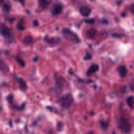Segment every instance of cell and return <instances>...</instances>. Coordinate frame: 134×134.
<instances>
[{
	"label": "cell",
	"instance_id": "obj_1",
	"mask_svg": "<svg viewBox=\"0 0 134 134\" xmlns=\"http://www.w3.org/2000/svg\"><path fill=\"white\" fill-rule=\"evenodd\" d=\"M118 127L123 134H128L131 131V126L129 120L124 117H120L118 122Z\"/></svg>",
	"mask_w": 134,
	"mask_h": 134
},
{
	"label": "cell",
	"instance_id": "obj_2",
	"mask_svg": "<svg viewBox=\"0 0 134 134\" xmlns=\"http://www.w3.org/2000/svg\"><path fill=\"white\" fill-rule=\"evenodd\" d=\"M62 33L64 34L65 38L70 42H72L73 43H79L81 42V40L77 35V34L73 32L70 29L64 28L62 30Z\"/></svg>",
	"mask_w": 134,
	"mask_h": 134
},
{
	"label": "cell",
	"instance_id": "obj_3",
	"mask_svg": "<svg viewBox=\"0 0 134 134\" xmlns=\"http://www.w3.org/2000/svg\"><path fill=\"white\" fill-rule=\"evenodd\" d=\"M74 102L73 95L71 94H67L66 95L61 97L60 99V104L64 109H69L73 105Z\"/></svg>",
	"mask_w": 134,
	"mask_h": 134
},
{
	"label": "cell",
	"instance_id": "obj_4",
	"mask_svg": "<svg viewBox=\"0 0 134 134\" xmlns=\"http://www.w3.org/2000/svg\"><path fill=\"white\" fill-rule=\"evenodd\" d=\"M54 79H55V82H56V86L58 88V89L62 90L67 88L69 85L68 82L66 81V79L64 78L63 77L60 75L54 76Z\"/></svg>",
	"mask_w": 134,
	"mask_h": 134
},
{
	"label": "cell",
	"instance_id": "obj_5",
	"mask_svg": "<svg viewBox=\"0 0 134 134\" xmlns=\"http://www.w3.org/2000/svg\"><path fill=\"white\" fill-rule=\"evenodd\" d=\"M45 42H47L50 45H56L60 43V39L59 37H50L46 35L45 37Z\"/></svg>",
	"mask_w": 134,
	"mask_h": 134
},
{
	"label": "cell",
	"instance_id": "obj_6",
	"mask_svg": "<svg viewBox=\"0 0 134 134\" xmlns=\"http://www.w3.org/2000/svg\"><path fill=\"white\" fill-rule=\"evenodd\" d=\"M1 34L4 37H9L11 35V31L5 24H2L1 26Z\"/></svg>",
	"mask_w": 134,
	"mask_h": 134
},
{
	"label": "cell",
	"instance_id": "obj_7",
	"mask_svg": "<svg viewBox=\"0 0 134 134\" xmlns=\"http://www.w3.org/2000/svg\"><path fill=\"white\" fill-rule=\"evenodd\" d=\"M80 13L82 16H84V17H88L91 12H92V9L88 7H86V6H83L80 8Z\"/></svg>",
	"mask_w": 134,
	"mask_h": 134
},
{
	"label": "cell",
	"instance_id": "obj_8",
	"mask_svg": "<svg viewBox=\"0 0 134 134\" xmlns=\"http://www.w3.org/2000/svg\"><path fill=\"white\" fill-rule=\"evenodd\" d=\"M62 9H63V7L61 5H59V4L55 5H54L53 8H52V13L54 16L58 15L62 12Z\"/></svg>",
	"mask_w": 134,
	"mask_h": 134
},
{
	"label": "cell",
	"instance_id": "obj_9",
	"mask_svg": "<svg viewBox=\"0 0 134 134\" xmlns=\"http://www.w3.org/2000/svg\"><path fill=\"white\" fill-rule=\"evenodd\" d=\"M99 67L98 64H92L87 71V75H91L93 73H95L96 71H98L99 70Z\"/></svg>",
	"mask_w": 134,
	"mask_h": 134
},
{
	"label": "cell",
	"instance_id": "obj_10",
	"mask_svg": "<svg viewBox=\"0 0 134 134\" xmlns=\"http://www.w3.org/2000/svg\"><path fill=\"white\" fill-rule=\"evenodd\" d=\"M17 82H18V86L19 88L22 91H25L27 90V84L25 82V81L22 79V78H19L17 79Z\"/></svg>",
	"mask_w": 134,
	"mask_h": 134
},
{
	"label": "cell",
	"instance_id": "obj_11",
	"mask_svg": "<svg viewBox=\"0 0 134 134\" xmlns=\"http://www.w3.org/2000/svg\"><path fill=\"white\" fill-rule=\"evenodd\" d=\"M118 72L121 77H124L127 75L128 70L125 65H120L118 67Z\"/></svg>",
	"mask_w": 134,
	"mask_h": 134
},
{
	"label": "cell",
	"instance_id": "obj_12",
	"mask_svg": "<svg viewBox=\"0 0 134 134\" xmlns=\"http://www.w3.org/2000/svg\"><path fill=\"white\" fill-rule=\"evenodd\" d=\"M96 33H97V31H96L95 29H94V28H90V29H89L87 31L86 35L88 38L92 39L95 37Z\"/></svg>",
	"mask_w": 134,
	"mask_h": 134
},
{
	"label": "cell",
	"instance_id": "obj_13",
	"mask_svg": "<svg viewBox=\"0 0 134 134\" xmlns=\"http://www.w3.org/2000/svg\"><path fill=\"white\" fill-rule=\"evenodd\" d=\"M39 3L43 9H46L50 5V0H39Z\"/></svg>",
	"mask_w": 134,
	"mask_h": 134
},
{
	"label": "cell",
	"instance_id": "obj_14",
	"mask_svg": "<svg viewBox=\"0 0 134 134\" xmlns=\"http://www.w3.org/2000/svg\"><path fill=\"white\" fill-rule=\"evenodd\" d=\"M23 42L25 45H31L33 43V37L31 35H27V36L24 37V39L23 40Z\"/></svg>",
	"mask_w": 134,
	"mask_h": 134
},
{
	"label": "cell",
	"instance_id": "obj_15",
	"mask_svg": "<svg viewBox=\"0 0 134 134\" xmlns=\"http://www.w3.org/2000/svg\"><path fill=\"white\" fill-rule=\"evenodd\" d=\"M127 104L128 105V106L131 108H134V98L133 96H129L127 98Z\"/></svg>",
	"mask_w": 134,
	"mask_h": 134
},
{
	"label": "cell",
	"instance_id": "obj_16",
	"mask_svg": "<svg viewBox=\"0 0 134 134\" xmlns=\"http://www.w3.org/2000/svg\"><path fill=\"white\" fill-rule=\"evenodd\" d=\"M0 66H1V70L2 71H9L8 65H7V64L3 61V60H1V65H0Z\"/></svg>",
	"mask_w": 134,
	"mask_h": 134
},
{
	"label": "cell",
	"instance_id": "obj_17",
	"mask_svg": "<svg viewBox=\"0 0 134 134\" xmlns=\"http://www.w3.org/2000/svg\"><path fill=\"white\" fill-rule=\"evenodd\" d=\"M2 9H3V11L4 13H9L10 11V9H11V6L10 5L7 3H3L2 5Z\"/></svg>",
	"mask_w": 134,
	"mask_h": 134
},
{
	"label": "cell",
	"instance_id": "obj_18",
	"mask_svg": "<svg viewBox=\"0 0 134 134\" xmlns=\"http://www.w3.org/2000/svg\"><path fill=\"white\" fill-rule=\"evenodd\" d=\"M16 60H17V62L19 64V65L21 67H24L25 66V62L22 59L20 58L19 56H17L16 57Z\"/></svg>",
	"mask_w": 134,
	"mask_h": 134
},
{
	"label": "cell",
	"instance_id": "obj_19",
	"mask_svg": "<svg viewBox=\"0 0 134 134\" xmlns=\"http://www.w3.org/2000/svg\"><path fill=\"white\" fill-rule=\"evenodd\" d=\"M99 124H100V126L102 128L106 129L107 128V127H108V123L105 122L104 120H100Z\"/></svg>",
	"mask_w": 134,
	"mask_h": 134
},
{
	"label": "cell",
	"instance_id": "obj_20",
	"mask_svg": "<svg viewBox=\"0 0 134 134\" xmlns=\"http://www.w3.org/2000/svg\"><path fill=\"white\" fill-rule=\"evenodd\" d=\"M17 29L20 31H22L25 29V27L24 26V25H23L22 24H18L17 25Z\"/></svg>",
	"mask_w": 134,
	"mask_h": 134
},
{
	"label": "cell",
	"instance_id": "obj_21",
	"mask_svg": "<svg viewBox=\"0 0 134 134\" xmlns=\"http://www.w3.org/2000/svg\"><path fill=\"white\" fill-rule=\"evenodd\" d=\"M84 59L85 60H90V59H92V55L91 54H86V56H84Z\"/></svg>",
	"mask_w": 134,
	"mask_h": 134
},
{
	"label": "cell",
	"instance_id": "obj_22",
	"mask_svg": "<svg viewBox=\"0 0 134 134\" xmlns=\"http://www.w3.org/2000/svg\"><path fill=\"white\" fill-rule=\"evenodd\" d=\"M94 22H95L94 19H88L85 20V22L88 23V24H93V23H94Z\"/></svg>",
	"mask_w": 134,
	"mask_h": 134
},
{
	"label": "cell",
	"instance_id": "obj_23",
	"mask_svg": "<svg viewBox=\"0 0 134 134\" xmlns=\"http://www.w3.org/2000/svg\"><path fill=\"white\" fill-rule=\"evenodd\" d=\"M57 127H58V130H61L62 127H63V124L61 122H58V124Z\"/></svg>",
	"mask_w": 134,
	"mask_h": 134
},
{
	"label": "cell",
	"instance_id": "obj_24",
	"mask_svg": "<svg viewBox=\"0 0 134 134\" xmlns=\"http://www.w3.org/2000/svg\"><path fill=\"white\" fill-rule=\"evenodd\" d=\"M33 24H34V25L35 26H37L38 24H39V23H38V21L37 20H35L34 22H33Z\"/></svg>",
	"mask_w": 134,
	"mask_h": 134
},
{
	"label": "cell",
	"instance_id": "obj_25",
	"mask_svg": "<svg viewBox=\"0 0 134 134\" xmlns=\"http://www.w3.org/2000/svg\"><path fill=\"white\" fill-rule=\"evenodd\" d=\"M131 11L132 12V13L134 14V5H132L131 7Z\"/></svg>",
	"mask_w": 134,
	"mask_h": 134
},
{
	"label": "cell",
	"instance_id": "obj_26",
	"mask_svg": "<svg viewBox=\"0 0 134 134\" xmlns=\"http://www.w3.org/2000/svg\"><path fill=\"white\" fill-rule=\"evenodd\" d=\"M19 1L20 3H22V5H24V1H25V0H19Z\"/></svg>",
	"mask_w": 134,
	"mask_h": 134
},
{
	"label": "cell",
	"instance_id": "obj_27",
	"mask_svg": "<svg viewBox=\"0 0 134 134\" xmlns=\"http://www.w3.org/2000/svg\"><path fill=\"white\" fill-rule=\"evenodd\" d=\"M88 134H93V132H92V131H90Z\"/></svg>",
	"mask_w": 134,
	"mask_h": 134
}]
</instances>
